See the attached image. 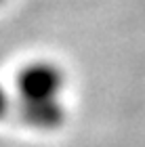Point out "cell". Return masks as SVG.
Segmentation results:
<instances>
[{"label": "cell", "mask_w": 145, "mask_h": 147, "mask_svg": "<svg viewBox=\"0 0 145 147\" xmlns=\"http://www.w3.org/2000/svg\"><path fill=\"white\" fill-rule=\"evenodd\" d=\"M65 88L63 71L53 63L40 61L28 65L19 76V95L21 101H51L61 99Z\"/></svg>", "instance_id": "6da1fadb"}, {"label": "cell", "mask_w": 145, "mask_h": 147, "mask_svg": "<svg viewBox=\"0 0 145 147\" xmlns=\"http://www.w3.org/2000/svg\"><path fill=\"white\" fill-rule=\"evenodd\" d=\"M21 116L30 126L40 130H53L63 124L65 105L61 99L51 101H21Z\"/></svg>", "instance_id": "7a4b0ae2"}, {"label": "cell", "mask_w": 145, "mask_h": 147, "mask_svg": "<svg viewBox=\"0 0 145 147\" xmlns=\"http://www.w3.org/2000/svg\"><path fill=\"white\" fill-rule=\"evenodd\" d=\"M9 103H11V101H9V92L4 90L2 84H0V118L9 111Z\"/></svg>", "instance_id": "3957f363"}]
</instances>
